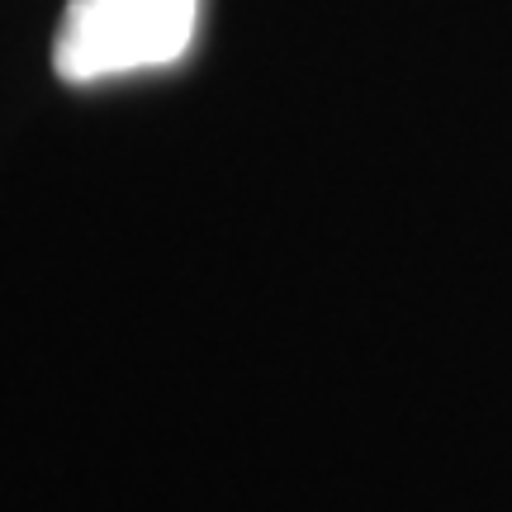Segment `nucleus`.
Masks as SVG:
<instances>
[{"label":"nucleus","mask_w":512,"mask_h":512,"mask_svg":"<svg viewBox=\"0 0 512 512\" xmlns=\"http://www.w3.org/2000/svg\"><path fill=\"white\" fill-rule=\"evenodd\" d=\"M200 0H67L53 38V72L91 86L128 72L171 67L190 53Z\"/></svg>","instance_id":"obj_1"}]
</instances>
